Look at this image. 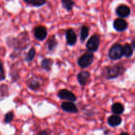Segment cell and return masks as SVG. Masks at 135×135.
Here are the masks:
<instances>
[{
    "instance_id": "603a6c76",
    "label": "cell",
    "mask_w": 135,
    "mask_h": 135,
    "mask_svg": "<svg viewBox=\"0 0 135 135\" xmlns=\"http://www.w3.org/2000/svg\"><path fill=\"white\" fill-rule=\"evenodd\" d=\"M47 3V0H34L31 5L36 7H42Z\"/></svg>"
},
{
    "instance_id": "4316f807",
    "label": "cell",
    "mask_w": 135,
    "mask_h": 135,
    "mask_svg": "<svg viewBox=\"0 0 135 135\" xmlns=\"http://www.w3.org/2000/svg\"><path fill=\"white\" fill-rule=\"evenodd\" d=\"M33 1L34 0H24V1H25L26 3L27 4H30V5H32V3Z\"/></svg>"
},
{
    "instance_id": "ba28073f",
    "label": "cell",
    "mask_w": 135,
    "mask_h": 135,
    "mask_svg": "<svg viewBox=\"0 0 135 135\" xmlns=\"http://www.w3.org/2000/svg\"><path fill=\"white\" fill-rule=\"evenodd\" d=\"M116 15L121 18H126L131 14V9L129 6L124 4L119 5L115 10Z\"/></svg>"
},
{
    "instance_id": "e0dca14e",
    "label": "cell",
    "mask_w": 135,
    "mask_h": 135,
    "mask_svg": "<svg viewBox=\"0 0 135 135\" xmlns=\"http://www.w3.org/2000/svg\"><path fill=\"white\" fill-rule=\"evenodd\" d=\"M58 45V42L57 41L56 38H55V36H53L50 39L48 40L47 42V47L49 51H53L55 50Z\"/></svg>"
},
{
    "instance_id": "2e32d148",
    "label": "cell",
    "mask_w": 135,
    "mask_h": 135,
    "mask_svg": "<svg viewBox=\"0 0 135 135\" xmlns=\"http://www.w3.org/2000/svg\"><path fill=\"white\" fill-rule=\"evenodd\" d=\"M53 61L49 58H45L41 62V67L46 71H50L53 65Z\"/></svg>"
},
{
    "instance_id": "9c48e42d",
    "label": "cell",
    "mask_w": 135,
    "mask_h": 135,
    "mask_svg": "<svg viewBox=\"0 0 135 135\" xmlns=\"http://www.w3.org/2000/svg\"><path fill=\"white\" fill-rule=\"evenodd\" d=\"M66 40L69 46H73L76 44L77 42V36L76 33L74 31L73 29L69 28L66 31L65 33Z\"/></svg>"
},
{
    "instance_id": "5bb4252c",
    "label": "cell",
    "mask_w": 135,
    "mask_h": 135,
    "mask_svg": "<svg viewBox=\"0 0 135 135\" xmlns=\"http://www.w3.org/2000/svg\"><path fill=\"white\" fill-rule=\"evenodd\" d=\"M121 122H122V119L119 116V115H113L109 116L108 119V125L112 127L119 126L121 123Z\"/></svg>"
},
{
    "instance_id": "44dd1931",
    "label": "cell",
    "mask_w": 135,
    "mask_h": 135,
    "mask_svg": "<svg viewBox=\"0 0 135 135\" xmlns=\"http://www.w3.org/2000/svg\"><path fill=\"white\" fill-rule=\"evenodd\" d=\"M36 55V50L34 47H32L30 48V50H29L28 52L27 53L26 55V57H25V60L27 62H30L34 59V57Z\"/></svg>"
},
{
    "instance_id": "4fadbf2b",
    "label": "cell",
    "mask_w": 135,
    "mask_h": 135,
    "mask_svg": "<svg viewBox=\"0 0 135 135\" xmlns=\"http://www.w3.org/2000/svg\"><path fill=\"white\" fill-rule=\"evenodd\" d=\"M26 84H27V86L28 87V88L34 91H37L41 87V84L39 80H37L34 77H32L29 79L26 82Z\"/></svg>"
},
{
    "instance_id": "3957f363",
    "label": "cell",
    "mask_w": 135,
    "mask_h": 135,
    "mask_svg": "<svg viewBox=\"0 0 135 135\" xmlns=\"http://www.w3.org/2000/svg\"><path fill=\"white\" fill-rule=\"evenodd\" d=\"M123 55V46L120 44H113L108 52V56L112 60H119Z\"/></svg>"
},
{
    "instance_id": "30bf717a",
    "label": "cell",
    "mask_w": 135,
    "mask_h": 135,
    "mask_svg": "<svg viewBox=\"0 0 135 135\" xmlns=\"http://www.w3.org/2000/svg\"><path fill=\"white\" fill-rule=\"evenodd\" d=\"M128 27V23L122 18H116L113 22V28L117 32H123Z\"/></svg>"
},
{
    "instance_id": "277c9868",
    "label": "cell",
    "mask_w": 135,
    "mask_h": 135,
    "mask_svg": "<svg viewBox=\"0 0 135 135\" xmlns=\"http://www.w3.org/2000/svg\"><path fill=\"white\" fill-rule=\"evenodd\" d=\"M94 58V54L91 51L85 53L78 59V65L83 69L87 68L93 63Z\"/></svg>"
},
{
    "instance_id": "cb8c5ba5",
    "label": "cell",
    "mask_w": 135,
    "mask_h": 135,
    "mask_svg": "<svg viewBox=\"0 0 135 135\" xmlns=\"http://www.w3.org/2000/svg\"><path fill=\"white\" fill-rule=\"evenodd\" d=\"M5 79V73H4V68L3 66V64L1 63V80H3L4 79Z\"/></svg>"
},
{
    "instance_id": "52a82bcc",
    "label": "cell",
    "mask_w": 135,
    "mask_h": 135,
    "mask_svg": "<svg viewBox=\"0 0 135 135\" xmlns=\"http://www.w3.org/2000/svg\"><path fill=\"white\" fill-rule=\"evenodd\" d=\"M35 38L39 41H43L47 36V31L46 27L43 26H38L35 28L34 32Z\"/></svg>"
},
{
    "instance_id": "6da1fadb",
    "label": "cell",
    "mask_w": 135,
    "mask_h": 135,
    "mask_svg": "<svg viewBox=\"0 0 135 135\" xmlns=\"http://www.w3.org/2000/svg\"><path fill=\"white\" fill-rule=\"evenodd\" d=\"M124 72V68L119 65L105 67L102 70V75L105 79H117Z\"/></svg>"
},
{
    "instance_id": "484cf974",
    "label": "cell",
    "mask_w": 135,
    "mask_h": 135,
    "mask_svg": "<svg viewBox=\"0 0 135 135\" xmlns=\"http://www.w3.org/2000/svg\"><path fill=\"white\" fill-rule=\"evenodd\" d=\"M131 46H132V47H133V48H134L135 50V38H134L133 40H132Z\"/></svg>"
},
{
    "instance_id": "d4e9b609",
    "label": "cell",
    "mask_w": 135,
    "mask_h": 135,
    "mask_svg": "<svg viewBox=\"0 0 135 135\" xmlns=\"http://www.w3.org/2000/svg\"><path fill=\"white\" fill-rule=\"evenodd\" d=\"M38 135H49V134L46 131H42L38 133Z\"/></svg>"
},
{
    "instance_id": "ffe728a7",
    "label": "cell",
    "mask_w": 135,
    "mask_h": 135,
    "mask_svg": "<svg viewBox=\"0 0 135 135\" xmlns=\"http://www.w3.org/2000/svg\"><path fill=\"white\" fill-rule=\"evenodd\" d=\"M89 35V28L87 26H83L80 30V40L81 42H84L88 38Z\"/></svg>"
},
{
    "instance_id": "d6986e66",
    "label": "cell",
    "mask_w": 135,
    "mask_h": 135,
    "mask_svg": "<svg viewBox=\"0 0 135 135\" xmlns=\"http://www.w3.org/2000/svg\"><path fill=\"white\" fill-rule=\"evenodd\" d=\"M133 47L129 44H125L123 46V55L126 57H131L133 54Z\"/></svg>"
},
{
    "instance_id": "8992f818",
    "label": "cell",
    "mask_w": 135,
    "mask_h": 135,
    "mask_svg": "<svg viewBox=\"0 0 135 135\" xmlns=\"http://www.w3.org/2000/svg\"><path fill=\"white\" fill-rule=\"evenodd\" d=\"M57 96L61 100H67L69 102H75L76 100V96L71 91L67 89H62L58 92Z\"/></svg>"
},
{
    "instance_id": "83f0119b",
    "label": "cell",
    "mask_w": 135,
    "mask_h": 135,
    "mask_svg": "<svg viewBox=\"0 0 135 135\" xmlns=\"http://www.w3.org/2000/svg\"><path fill=\"white\" fill-rule=\"evenodd\" d=\"M119 135H129V134L127 133H121Z\"/></svg>"
},
{
    "instance_id": "ac0fdd59",
    "label": "cell",
    "mask_w": 135,
    "mask_h": 135,
    "mask_svg": "<svg viewBox=\"0 0 135 135\" xmlns=\"http://www.w3.org/2000/svg\"><path fill=\"white\" fill-rule=\"evenodd\" d=\"M62 5L63 7L66 9L67 11H71L73 9V7L75 6V1L73 0H61Z\"/></svg>"
},
{
    "instance_id": "7c38bea8",
    "label": "cell",
    "mask_w": 135,
    "mask_h": 135,
    "mask_svg": "<svg viewBox=\"0 0 135 135\" xmlns=\"http://www.w3.org/2000/svg\"><path fill=\"white\" fill-rule=\"evenodd\" d=\"M90 74L88 71H81L77 75V80L81 86H85L89 80Z\"/></svg>"
},
{
    "instance_id": "7402d4cb",
    "label": "cell",
    "mask_w": 135,
    "mask_h": 135,
    "mask_svg": "<svg viewBox=\"0 0 135 135\" xmlns=\"http://www.w3.org/2000/svg\"><path fill=\"white\" fill-rule=\"evenodd\" d=\"M13 118H14V113L13 112H9L5 114L4 121L5 123H9L13 121Z\"/></svg>"
},
{
    "instance_id": "7a4b0ae2",
    "label": "cell",
    "mask_w": 135,
    "mask_h": 135,
    "mask_svg": "<svg viewBox=\"0 0 135 135\" xmlns=\"http://www.w3.org/2000/svg\"><path fill=\"white\" fill-rule=\"evenodd\" d=\"M30 44V39H29L28 34L26 32H23L18 35V38L15 39V42H14V47L15 50V51H20L27 48Z\"/></svg>"
},
{
    "instance_id": "8fae6325",
    "label": "cell",
    "mask_w": 135,
    "mask_h": 135,
    "mask_svg": "<svg viewBox=\"0 0 135 135\" xmlns=\"http://www.w3.org/2000/svg\"><path fill=\"white\" fill-rule=\"evenodd\" d=\"M61 108L64 112L71 113H76L79 112L77 107L73 102H65L61 105Z\"/></svg>"
},
{
    "instance_id": "5b68a950",
    "label": "cell",
    "mask_w": 135,
    "mask_h": 135,
    "mask_svg": "<svg viewBox=\"0 0 135 135\" xmlns=\"http://www.w3.org/2000/svg\"><path fill=\"white\" fill-rule=\"evenodd\" d=\"M100 44V36H99L98 34H93L90 38V39L88 40L86 46V48L88 49V51H91V52H94V51H96L98 50Z\"/></svg>"
},
{
    "instance_id": "9a60e30c",
    "label": "cell",
    "mask_w": 135,
    "mask_h": 135,
    "mask_svg": "<svg viewBox=\"0 0 135 135\" xmlns=\"http://www.w3.org/2000/svg\"><path fill=\"white\" fill-rule=\"evenodd\" d=\"M125 111V107L121 103L117 102L112 105V113L115 115H121Z\"/></svg>"
}]
</instances>
